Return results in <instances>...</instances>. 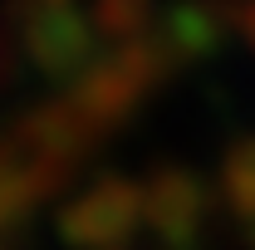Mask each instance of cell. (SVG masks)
Instances as JSON below:
<instances>
[{"instance_id": "obj_11", "label": "cell", "mask_w": 255, "mask_h": 250, "mask_svg": "<svg viewBox=\"0 0 255 250\" xmlns=\"http://www.w3.org/2000/svg\"><path fill=\"white\" fill-rule=\"evenodd\" d=\"M44 5H74V0H44Z\"/></svg>"}, {"instance_id": "obj_10", "label": "cell", "mask_w": 255, "mask_h": 250, "mask_svg": "<svg viewBox=\"0 0 255 250\" xmlns=\"http://www.w3.org/2000/svg\"><path fill=\"white\" fill-rule=\"evenodd\" d=\"M241 34L251 39V49H255V5H246V15H241Z\"/></svg>"}, {"instance_id": "obj_4", "label": "cell", "mask_w": 255, "mask_h": 250, "mask_svg": "<svg viewBox=\"0 0 255 250\" xmlns=\"http://www.w3.org/2000/svg\"><path fill=\"white\" fill-rule=\"evenodd\" d=\"M98 137H103V132L84 118V108L69 94L64 98H44V103L30 108V113L15 123V132H10L15 147H25V152L39 157V162H54L64 172H74L84 157L94 152Z\"/></svg>"}, {"instance_id": "obj_9", "label": "cell", "mask_w": 255, "mask_h": 250, "mask_svg": "<svg viewBox=\"0 0 255 250\" xmlns=\"http://www.w3.org/2000/svg\"><path fill=\"white\" fill-rule=\"evenodd\" d=\"M15 59H20V39H10V34L0 30V84L15 79Z\"/></svg>"}, {"instance_id": "obj_1", "label": "cell", "mask_w": 255, "mask_h": 250, "mask_svg": "<svg viewBox=\"0 0 255 250\" xmlns=\"http://www.w3.org/2000/svg\"><path fill=\"white\" fill-rule=\"evenodd\" d=\"M177 54L162 44V34H147V39H132V44H118L108 54H98L94 69L69 89V98L84 108V118L108 132L123 118L137 113V103L147 98V89H157L162 79L172 74Z\"/></svg>"}, {"instance_id": "obj_8", "label": "cell", "mask_w": 255, "mask_h": 250, "mask_svg": "<svg viewBox=\"0 0 255 250\" xmlns=\"http://www.w3.org/2000/svg\"><path fill=\"white\" fill-rule=\"evenodd\" d=\"M221 187H226V196H231V206H236V211L255 216V137H251V142H241L236 152L226 157Z\"/></svg>"}, {"instance_id": "obj_6", "label": "cell", "mask_w": 255, "mask_h": 250, "mask_svg": "<svg viewBox=\"0 0 255 250\" xmlns=\"http://www.w3.org/2000/svg\"><path fill=\"white\" fill-rule=\"evenodd\" d=\"M89 20H94L98 39H108L113 49L147 39L152 30V0H89Z\"/></svg>"}, {"instance_id": "obj_7", "label": "cell", "mask_w": 255, "mask_h": 250, "mask_svg": "<svg viewBox=\"0 0 255 250\" xmlns=\"http://www.w3.org/2000/svg\"><path fill=\"white\" fill-rule=\"evenodd\" d=\"M162 44L177 54V59H187V54H206L211 44H216V25H211V15L201 10V5H177L167 20H162Z\"/></svg>"}, {"instance_id": "obj_3", "label": "cell", "mask_w": 255, "mask_h": 250, "mask_svg": "<svg viewBox=\"0 0 255 250\" xmlns=\"http://www.w3.org/2000/svg\"><path fill=\"white\" fill-rule=\"evenodd\" d=\"M20 25V54L44 74V79H84L94 69V44L98 30L89 20V10L79 5H44V0H25L15 10Z\"/></svg>"}, {"instance_id": "obj_12", "label": "cell", "mask_w": 255, "mask_h": 250, "mask_svg": "<svg viewBox=\"0 0 255 250\" xmlns=\"http://www.w3.org/2000/svg\"><path fill=\"white\" fill-rule=\"evenodd\" d=\"M0 250H10V246H0Z\"/></svg>"}, {"instance_id": "obj_5", "label": "cell", "mask_w": 255, "mask_h": 250, "mask_svg": "<svg viewBox=\"0 0 255 250\" xmlns=\"http://www.w3.org/2000/svg\"><path fill=\"white\" fill-rule=\"evenodd\" d=\"M142 191H147V231L162 246H187L206 211L201 182L182 167H162L152 182H142Z\"/></svg>"}, {"instance_id": "obj_2", "label": "cell", "mask_w": 255, "mask_h": 250, "mask_svg": "<svg viewBox=\"0 0 255 250\" xmlns=\"http://www.w3.org/2000/svg\"><path fill=\"white\" fill-rule=\"evenodd\" d=\"M54 226L74 250H128V241L147 226V191L123 172H108L74 191L59 206Z\"/></svg>"}]
</instances>
